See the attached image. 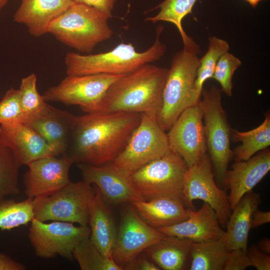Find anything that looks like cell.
Wrapping results in <instances>:
<instances>
[{
  "mask_svg": "<svg viewBox=\"0 0 270 270\" xmlns=\"http://www.w3.org/2000/svg\"><path fill=\"white\" fill-rule=\"evenodd\" d=\"M141 114L98 112L74 116L65 156L74 163L112 162L140 123Z\"/></svg>",
  "mask_w": 270,
  "mask_h": 270,
  "instance_id": "obj_1",
  "label": "cell"
},
{
  "mask_svg": "<svg viewBox=\"0 0 270 270\" xmlns=\"http://www.w3.org/2000/svg\"><path fill=\"white\" fill-rule=\"evenodd\" d=\"M168 70L148 64L122 76L107 90L100 112L144 113L156 118Z\"/></svg>",
  "mask_w": 270,
  "mask_h": 270,
  "instance_id": "obj_2",
  "label": "cell"
},
{
  "mask_svg": "<svg viewBox=\"0 0 270 270\" xmlns=\"http://www.w3.org/2000/svg\"><path fill=\"white\" fill-rule=\"evenodd\" d=\"M164 26L160 25L154 44L142 52H138L133 44L120 43L106 52L80 54L68 52L65 57L68 76L91 74L124 75L140 66L159 60L166 50L160 36Z\"/></svg>",
  "mask_w": 270,
  "mask_h": 270,
  "instance_id": "obj_3",
  "label": "cell"
},
{
  "mask_svg": "<svg viewBox=\"0 0 270 270\" xmlns=\"http://www.w3.org/2000/svg\"><path fill=\"white\" fill-rule=\"evenodd\" d=\"M110 18L92 7L74 3L52 21L48 33L64 44L90 54L99 44L112 38Z\"/></svg>",
  "mask_w": 270,
  "mask_h": 270,
  "instance_id": "obj_4",
  "label": "cell"
},
{
  "mask_svg": "<svg viewBox=\"0 0 270 270\" xmlns=\"http://www.w3.org/2000/svg\"><path fill=\"white\" fill-rule=\"evenodd\" d=\"M200 46L194 40L184 45L173 56L162 94V104L157 122L168 130L182 112L188 107L200 64Z\"/></svg>",
  "mask_w": 270,
  "mask_h": 270,
  "instance_id": "obj_5",
  "label": "cell"
},
{
  "mask_svg": "<svg viewBox=\"0 0 270 270\" xmlns=\"http://www.w3.org/2000/svg\"><path fill=\"white\" fill-rule=\"evenodd\" d=\"M222 90L213 85L203 89L198 105L202 110L207 153L216 179L224 183L233 157L230 148L232 130L222 101Z\"/></svg>",
  "mask_w": 270,
  "mask_h": 270,
  "instance_id": "obj_6",
  "label": "cell"
},
{
  "mask_svg": "<svg viewBox=\"0 0 270 270\" xmlns=\"http://www.w3.org/2000/svg\"><path fill=\"white\" fill-rule=\"evenodd\" d=\"M188 167L182 157L170 150L129 176V180L144 199L169 197L182 200Z\"/></svg>",
  "mask_w": 270,
  "mask_h": 270,
  "instance_id": "obj_7",
  "label": "cell"
},
{
  "mask_svg": "<svg viewBox=\"0 0 270 270\" xmlns=\"http://www.w3.org/2000/svg\"><path fill=\"white\" fill-rule=\"evenodd\" d=\"M95 189L84 180L70 182L48 196L32 199L34 218L88 226L89 206Z\"/></svg>",
  "mask_w": 270,
  "mask_h": 270,
  "instance_id": "obj_8",
  "label": "cell"
},
{
  "mask_svg": "<svg viewBox=\"0 0 270 270\" xmlns=\"http://www.w3.org/2000/svg\"><path fill=\"white\" fill-rule=\"evenodd\" d=\"M165 132L156 116L141 114L139 124L112 163L130 176L149 162L165 155L171 150Z\"/></svg>",
  "mask_w": 270,
  "mask_h": 270,
  "instance_id": "obj_9",
  "label": "cell"
},
{
  "mask_svg": "<svg viewBox=\"0 0 270 270\" xmlns=\"http://www.w3.org/2000/svg\"><path fill=\"white\" fill-rule=\"evenodd\" d=\"M122 75L68 76L42 95L46 102L78 106L86 114L100 112L107 90Z\"/></svg>",
  "mask_w": 270,
  "mask_h": 270,
  "instance_id": "obj_10",
  "label": "cell"
},
{
  "mask_svg": "<svg viewBox=\"0 0 270 270\" xmlns=\"http://www.w3.org/2000/svg\"><path fill=\"white\" fill-rule=\"evenodd\" d=\"M90 234L88 226L60 221L46 223L34 218L28 236L36 256L51 258L60 256L70 260L76 246Z\"/></svg>",
  "mask_w": 270,
  "mask_h": 270,
  "instance_id": "obj_11",
  "label": "cell"
},
{
  "mask_svg": "<svg viewBox=\"0 0 270 270\" xmlns=\"http://www.w3.org/2000/svg\"><path fill=\"white\" fill-rule=\"evenodd\" d=\"M203 200L214 209L222 228H226L231 214L228 195L218 186L212 172V165L207 152L188 168L182 190V201L186 208H194L193 201Z\"/></svg>",
  "mask_w": 270,
  "mask_h": 270,
  "instance_id": "obj_12",
  "label": "cell"
},
{
  "mask_svg": "<svg viewBox=\"0 0 270 270\" xmlns=\"http://www.w3.org/2000/svg\"><path fill=\"white\" fill-rule=\"evenodd\" d=\"M166 236L147 224L132 204L128 206L122 212L120 228L111 257L124 270L142 252Z\"/></svg>",
  "mask_w": 270,
  "mask_h": 270,
  "instance_id": "obj_13",
  "label": "cell"
},
{
  "mask_svg": "<svg viewBox=\"0 0 270 270\" xmlns=\"http://www.w3.org/2000/svg\"><path fill=\"white\" fill-rule=\"evenodd\" d=\"M168 130L170 150L180 156L188 168L207 152L203 113L198 104L185 108Z\"/></svg>",
  "mask_w": 270,
  "mask_h": 270,
  "instance_id": "obj_14",
  "label": "cell"
},
{
  "mask_svg": "<svg viewBox=\"0 0 270 270\" xmlns=\"http://www.w3.org/2000/svg\"><path fill=\"white\" fill-rule=\"evenodd\" d=\"M56 156L44 157L27 164L24 183L28 198L50 195L71 182L69 170L73 160L67 156Z\"/></svg>",
  "mask_w": 270,
  "mask_h": 270,
  "instance_id": "obj_15",
  "label": "cell"
},
{
  "mask_svg": "<svg viewBox=\"0 0 270 270\" xmlns=\"http://www.w3.org/2000/svg\"><path fill=\"white\" fill-rule=\"evenodd\" d=\"M83 180L94 184L106 202L114 204L144 200L132 184L129 176L112 162L102 166L78 163Z\"/></svg>",
  "mask_w": 270,
  "mask_h": 270,
  "instance_id": "obj_16",
  "label": "cell"
},
{
  "mask_svg": "<svg viewBox=\"0 0 270 270\" xmlns=\"http://www.w3.org/2000/svg\"><path fill=\"white\" fill-rule=\"evenodd\" d=\"M270 170V150H260L246 160L235 161L226 172L224 184L230 190L228 200L234 208L242 198L265 176Z\"/></svg>",
  "mask_w": 270,
  "mask_h": 270,
  "instance_id": "obj_17",
  "label": "cell"
},
{
  "mask_svg": "<svg viewBox=\"0 0 270 270\" xmlns=\"http://www.w3.org/2000/svg\"><path fill=\"white\" fill-rule=\"evenodd\" d=\"M0 142L12 150L20 166L44 157L58 156L44 138L24 123L0 124Z\"/></svg>",
  "mask_w": 270,
  "mask_h": 270,
  "instance_id": "obj_18",
  "label": "cell"
},
{
  "mask_svg": "<svg viewBox=\"0 0 270 270\" xmlns=\"http://www.w3.org/2000/svg\"><path fill=\"white\" fill-rule=\"evenodd\" d=\"M188 218L178 224L157 230L166 236H175L194 242L218 240L223 238L222 228L214 209L206 202L198 210L187 208Z\"/></svg>",
  "mask_w": 270,
  "mask_h": 270,
  "instance_id": "obj_19",
  "label": "cell"
},
{
  "mask_svg": "<svg viewBox=\"0 0 270 270\" xmlns=\"http://www.w3.org/2000/svg\"><path fill=\"white\" fill-rule=\"evenodd\" d=\"M74 116L46 103L40 112L26 124L44 138L58 156H65Z\"/></svg>",
  "mask_w": 270,
  "mask_h": 270,
  "instance_id": "obj_20",
  "label": "cell"
},
{
  "mask_svg": "<svg viewBox=\"0 0 270 270\" xmlns=\"http://www.w3.org/2000/svg\"><path fill=\"white\" fill-rule=\"evenodd\" d=\"M74 3L73 0H21L14 20L24 24L32 36L39 37L48 33L52 21Z\"/></svg>",
  "mask_w": 270,
  "mask_h": 270,
  "instance_id": "obj_21",
  "label": "cell"
},
{
  "mask_svg": "<svg viewBox=\"0 0 270 270\" xmlns=\"http://www.w3.org/2000/svg\"><path fill=\"white\" fill-rule=\"evenodd\" d=\"M260 202V194L252 190L246 193L232 210L222 238L229 250L240 248L247 252L252 215Z\"/></svg>",
  "mask_w": 270,
  "mask_h": 270,
  "instance_id": "obj_22",
  "label": "cell"
},
{
  "mask_svg": "<svg viewBox=\"0 0 270 270\" xmlns=\"http://www.w3.org/2000/svg\"><path fill=\"white\" fill-rule=\"evenodd\" d=\"M131 204L140 216L156 229L178 224L188 218V209L179 198L162 197Z\"/></svg>",
  "mask_w": 270,
  "mask_h": 270,
  "instance_id": "obj_23",
  "label": "cell"
},
{
  "mask_svg": "<svg viewBox=\"0 0 270 270\" xmlns=\"http://www.w3.org/2000/svg\"><path fill=\"white\" fill-rule=\"evenodd\" d=\"M89 206L90 238L104 256L111 257L117 232L106 202L96 186Z\"/></svg>",
  "mask_w": 270,
  "mask_h": 270,
  "instance_id": "obj_24",
  "label": "cell"
},
{
  "mask_svg": "<svg viewBox=\"0 0 270 270\" xmlns=\"http://www.w3.org/2000/svg\"><path fill=\"white\" fill-rule=\"evenodd\" d=\"M192 242L185 238L166 236L144 251L160 269L186 270L190 266Z\"/></svg>",
  "mask_w": 270,
  "mask_h": 270,
  "instance_id": "obj_25",
  "label": "cell"
},
{
  "mask_svg": "<svg viewBox=\"0 0 270 270\" xmlns=\"http://www.w3.org/2000/svg\"><path fill=\"white\" fill-rule=\"evenodd\" d=\"M231 138L241 144L232 150L235 161L246 160L270 145V114L267 112L262 124L250 130H232Z\"/></svg>",
  "mask_w": 270,
  "mask_h": 270,
  "instance_id": "obj_26",
  "label": "cell"
},
{
  "mask_svg": "<svg viewBox=\"0 0 270 270\" xmlns=\"http://www.w3.org/2000/svg\"><path fill=\"white\" fill-rule=\"evenodd\" d=\"M229 250L222 238L192 244L190 270H223Z\"/></svg>",
  "mask_w": 270,
  "mask_h": 270,
  "instance_id": "obj_27",
  "label": "cell"
},
{
  "mask_svg": "<svg viewBox=\"0 0 270 270\" xmlns=\"http://www.w3.org/2000/svg\"><path fill=\"white\" fill-rule=\"evenodd\" d=\"M230 49L229 44L226 40L216 36L209 37L208 50L203 56L200 58L192 93L187 108L198 104L201 99L204 83L208 79L212 78L218 59Z\"/></svg>",
  "mask_w": 270,
  "mask_h": 270,
  "instance_id": "obj_28",
  "label": "cell"
},
{
  "mask_svg": "<svg viewBox=\"0 0 270 270\" xmlns=\"http://www.w3.org/2000/svg\"><path fill=\"white\" fill-rule=\"evenodd\" d=\"M197 0H164L154 9L160 8L158 14L147 17L146 20L152 23L164 21L173 24L178 28L183 44L192 40L187 35L182 26V21L189 14L192 13L193 6Z\"/></svg>",
  "mask_w": 270,
  "mask_h": 270,
  "instance_id": "obj_29",
  "label": "cell"
},
{
  "mask_svg": "<svg viewBox=\"0 0 270 270\" xmlns=\"http://www.w3.org/2000/svg\"><path fill=\"white\" fill-rule=\"evenodd\" d=\"M34 218L32 198L20 202L0 198V230H10L26 225Z\"/></svg>",
  "mask_w": 270,
  "mask_h": 270,
  "instance_id": "obj_30",
  "label": "cell"
},
{
  "mask_svg": "<svg viewBox=\"0 0 270 270\" xmlns=\"http://www.w3.org/2000/svg\"><path fill=\"white\" fill-rule=\"evenodd\" d=\"M74 258L82 270H122L112 257L103 255L92 242L90 236L80 242L74 248Z\"/></svg>",
  "mask_w": 270,
  "mask_h": 270,
  "instance_id": "obj_31",
  "label": "cell"
},
{
  "mask_svg": "<svg viewBox=\"0 0 270 270\" xmlns=\"http://www.w3.org/2000/svg\"><path fill=\"white\" fill-rule=\"evenodd\" d=\"M21 166L12 150L0 142V198L18 194Z\"/></svg>",
  "mask_w": 270,
  "mask_h": 270,
  "instance_id": "obj_32",
  "label": "cell"
},
{
  "mask_svg": "<svg viewBox=\"0 0 270 270\" xmlns=\"http://www.w3.org/2000/svg\"><path fill=\"white\" fill-rule=\"evenodd\" d=\"M36 74H32L22 78L20 86V104L24 124L35 118L46 103L36 89Z\"/></svg>",
  "mask_w": 270,
  "mask_h": 270,
  "instance_id": "obj_33",
  "label": "cell"
},
{
  "mask_svg": "<svg viewBox=\"0 0 270 270\" xmlns=\"http://www.w3.org/2000/svg\"><path fill=\"white\" fill-rule=\"evenodd\" d=\"M241 60L228 52L218 59L212 78L221 86V90L227 96H232V78L235 71L241 66Z\"/></svg>",
  "mask_w": 270,
  "mask_h": 270,
  "instance_id": "obj_34",
  "label": "cell"
},
{
  "mask_svg": "<svg viewBox=\"0 0 270 270\" xmlns=\"http://www.w3.org/2000/svg\"><path fill=\"white\" fill-rule=\"evenodd\" d=\"M24 123L20 90L12 88L0 100V124Z\"/></svg>",
  "mask_w": 270,
  "mask_h": 270,
  "instance_id": "obj_35",
  "label": "cell"
},
{
  "mask_svg": "<svg viewBox=\"0 0 270 270\" xmlns=\"http://www.w3.org/2000/svg\"><path fill=\"white\" fill-rule=\"evenodd\" d=\"M250 266L246 252L238 248L229 251L223 270H244Z\"/></svg>",
  "mask_w": 270,
  "mask_h": 270,
  "instance_id": "obj_36",
  "label": "cell"
},
{
  "mask_svg": "<svg viewBox=\"0 0 270 270\" xmlns=\"http://www.w3.org/2000/svg\"><path fill=\"white\" fill-rule=\"evenodd\" d=\"M246 254L251 266L257 270H270V256L260 251L256 246L253 244L247 248Z\"/></svg>",
  "mask_w": 270,
  "mask_h": 270,
  "instance_id": "obj_37",
  "label": "cell"
},
{
  "mask_svg": "<svg viewBox=\"0 0 270 270\" xmlns=\"http://www.w3.org/2000/svg\"><path fill=\"white\" fill-rule=\"evenodd\" d=\"M75 3L82 4L112 16V11L116 0H73Z\"/></svg>",
  "mask_w": 270,
  "mask_h": 270,
  "instance_id": "obj_38",
  "label": "cell"
},
{
  "mask_svg": "<svg viewBox=\"0 0 270 270\" xmlns=\"http://www.w3.org/2000/svg\"><path fill=\"white\" fill-rule=\"evenodd\" d=\"M126 270H161L154 262L148 260L138 256L128 264L124 268Z\"/></svg>",
  "mask_w": 270,
  "mask_h": 270,
  "instance_id": "obj_39",
  "label": "cell"
},
{
  "mask_svg": "<svg viewBox=\"0 0 270 270\" xmlns=\"http://www.w3.org/2000/svg\"><path fill=\"white\" fill-rule=\"evenodd\" d=\"M26 266L4 252H0V270H26Z\"/></svg>",
  "mask_w": 270,
  "mask_h": 270,
  "instance_id": "obj_40",
  "label": "cell"
},
{
  "mask_svg": "<svg viewBox=\"0 0 270 270\" xmlns=\"http://www.w3.org/2000/svg\"><path fill=\"white\" fill-rule=\"evenodd\" d=\"M270 222V212L260 210L258 208L256 210L252 215L251 228H256L262 225Z\"/></svg>",
  "mask_w": 270,
  "mask_h": 270,
  "instance_id": "obj_41",
  "label": "cell"
},
{
  "mask_svg": "<svg viewBox=\"0 0 270 270\" xmlns=\"http://www.w3.org/2000/svg\"><path fill=\"white\" fill-rule=\"evenodd\" d=\"M256 246L260 251L266 254H270V240L269 238L261 239Z\"/></svg>",
  "mask_w": 270,
  "mask_h": 270,
  "instance_id": "obj_42",
  "label": "cell"
},
{
  "mask_svg": "<svg viewBox=\"0 0 270 270\" xmlns=\"http://www.w3.org/2000/svg\"><path fill=\"white\" fill-rule=\"evenodd\" d=\"M253 8H256L258 3L264 0H245Z\"/></svg>",
  "mask_w": 270,
  "mask_h": 270,
  "instance_id": "obj_43",
  "label": "cell"
},
{
  "mask_svg": "<svg viewBox=\"0 0 270 270\" xmlns=\"http://www.w3.org/2000/svg\"><path fill=\"white\" fill-rule=\"evenodd\" d=\"M8 0H0V10L6 4Z\"/></svg>",
  "mask_w": 270,
  "mask_h": 270,
  "instance_id": "obj_44",
  "label": "cell"
}]
</instances>
